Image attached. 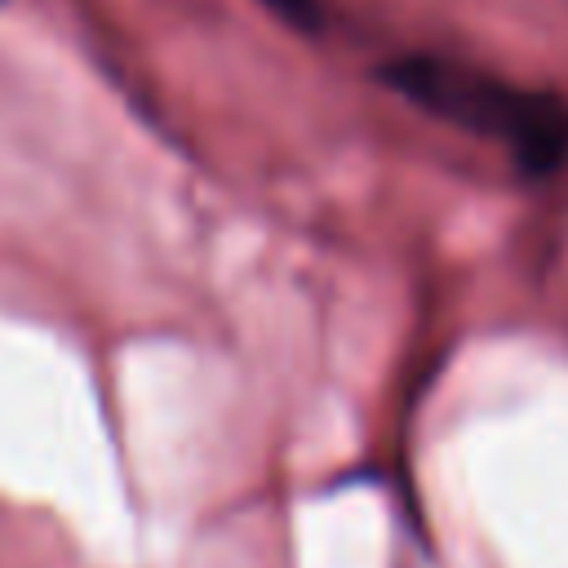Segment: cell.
Returning a JSON list of instances; mask_svg holds the SVG:
<instances>
[{"label": "cell", "instance_id": "6da1fadb", "mask_svg": "<svg viewBox=\"0 0 568 568\" xmlns=\"http://www.w3.org/2000/svg\"><path fill=\"white\" fill-rule=\"evenodd\" d=\"M382 80L422 111L501 142L532 178H546L568 160V98L555 89H528L439 53H404L382 67Z\"/></svg>", "mask_w": 568, "mask_h": 568}, {"label": "cell", "instance_id": "7a4b0ae2", "mask_svg": "<svg viewBox=\"0 0 568 568\" xmlns=\"http://www.w3.org/2000/svg\"><path fill=\"white\" fill-rule=\"evenodd\" d=\"M262 4H271L280 18H288L297 27H315L320 22V0H262Z\"/></svg>", "mask_w": 568, "mask_h": 568}]
</instances>
